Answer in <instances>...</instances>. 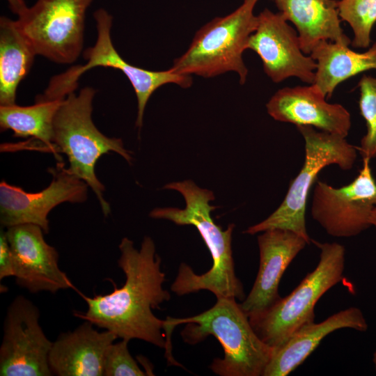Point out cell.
<instances>
[{
  "instance_id": "cell-15",
  "label": "cell",
  "mask_w": 376,
  "mask_h": 376,
  "mask_svg": "<svg viewBox=\"0 0 376 376\" xmlns=\"http://www.w3.org/2000/svg\"><path fill=\"white\" fill-rule=\"evenodd\" d=\"M260 264L249 295L240 306L249 318L265 312L281 298L279 285L286 268L308 243L298 234L270 229L258 237Z\"/></svg>"
},
{
  "instance_id": "cell-22",
  "label": "cell",
  "mask_w": 376,
  "mask_h": 376,
  "mask_svg": "<svg viewBox=\"0 0 376 376\" xmlns=\"http://www.w3.org/2000/svg\"><path fill=\"white\" fill-rule=\"evenodd\" d=\"M62 101L36 98L35 104L31 106H0L1 131L10 130L15 137L37 139L57 156L53 144V125Z\"/></svg>"
},
{
  "instance_id": "cell-11",
  "label": "cell",
  "mask_w": 376,
  "mask_h": 376,
  "mask_svg": "<svg viewBox=\"0 0 376 376\" xmlns=\"http://www.w3.org/2000/svg\"><path fill=\"white\" fill-rule=\"evenodd\" d=\"M40 311L18 295L8 306L0 347L1 376L52 375L49 355L53 342L39 324Z\"/></svg>"
},
{
  "instance_id": "cell-7",
  "label": "cell",
  "mask_w": 376,
  "mask_h": 376,
  "mask_svg": "<svg viewBox=\"0 0 376 376\" xmlns=\"http://www.w3.org/2000/svg\"><path fill=\"white\" fill-rule=\"evenodd\" d=\"M320 249L316 267L286 297L249 318L258 337L276 348L301 327L314 322V307L320 298L343 277L345 247L336 242H314Z\"/></svg>"
},
{
  "instance_id": "cell-27",
  "label": "cell",
  "mask_w": 376,
  "mask_h": 376,
  "mask_svg": "<svg viewBox=\"0 0 376 376\" xmlns=\"http://www.w3.org/2000/svg\"><path fill=\"white\" fill-rule=\"evenodd\" d=\"M9 8L13 13L18 15L22 13L26 7V4L24 0H7Z\"/></svg>"
},
{
  "instance_id": "cell-24",
  "label": "cell",
  "mask_w": 376,
  "mask_h": 376,
  "mask_svg": "<svg viewBox=\"0 0 376 376\" xmlns=\"http://www.w3.org/2000/svg\"><path fill=\"white\" fill-rule=\"evenodd\" d=\"M357 86L360 93L359 107L366 122V133L357 148L363 158L370 159L376 157V77L363 75Z\"/></svg>"
},
{
  "instance_id": "cell-3",
  "label": "cell",
  "mask_w": 376,
  "mask_h": 376,
  "mask_svg": "<svg viewBox=\"0 0 376 376\" xmlns=\"http://www.w3.org/2000/svg\"><path fill=\"white\" fill-rule=\"evenodd\" d=\"M186 324L181 332L185 342L195 345L208 336L221 343L224 356L216 358L210 368L221 376H263L274 348L265 344L253 329L248 316L236 299L217 298L210 309L194 316L164 320L166 352H171L175 327Z\"/></svg>"
},
{
  "instance_id": "cell-25",
  "label": "cell",
  "mask_w": 376,
  "mask_h": 376,
  "mask_svg": "<svg viewBox=\"0 0 376 376\" xmlns=\"http://www.w3.org/2000/svg\"><path fill=\"white\" fill-rule=\"evenodd\" d=\"M127 340L114 342L107 350L103 368L104 376H144L142 370L130 354Z\"/></svg>"
},
{
  "instance_id": "cell-5",
  "label": "cell",
  "mask_w": 376,
  "mask_h": 376,
  "mask_svg": "<svg viewBox=\"0 0 376 376\" xmlns=\"http://www.w3.org/2000/svg\"><path fill=\"white\" fill-rule=\"evenodd\" d=\"M259 0H243L230 14L214 18L194 35L187 50L175 58L171 68L185 75L214 77L228 72L237 73L244 84L248 69L243 61L258 16L254 8Z\"/></svg>"
},
{
  "instance_id": "cell-10",
  "label": "cell",
  "mask_w": 376,
  "mask_h": 376,
  "mask_svg": "<svg viewBox=\"0 0 376 376\" xmlns=\"http://www.w3.org/2000/svg\"><path fill=\"white\" fill-rule=\"evenodd\" d=\"M363 158L358 175L348 185L334 187L317 181L314 187L311 213L331 236H356L372 226L371 214L376 207V181Z\"/></svg>"
},
{
  "instance_id": "cell-12",
  "label": "cell",
  "mask_w": 376,
  "mask_h": 376,
  "mask_svg": "<svg viewBox=\"0 0 376 376\" xmlns=\"http://www.w3.org/2000/svg\"><path fill=\"white\" fill-rule=\"evenodd\" d=\"M257 16V26L247 49L259 56L265 74L274 83L293 77L313 84L316 62L303 52L297 32L282 13L265 8Z\"/></svg>"
},
{
  "instance_id": "cell-8",
  "label": "cell",
  "mask_w": 376,
  "mask_h": 376,
  "mask_svg": "<svg viewBox=\"0 0 376 376\" xmlns=\"http://www.w3.org/2000/svg\"><path fill=\"white\" fill-rule=\"evenodd\" d=\"M93 0H37L16 23L35 49L58 64H72L84 46L85 18Z\"/></svg>"
},
{
  "instance_id": "cell-19",
  "label": "cell",
  "mask_w": 376,
  "mask_h": 376,
  "mask_svg": "<svg viewBox=\"0 0 376 376\" xmlns=\"http://www.w3.org/2000/svg\"><path fill=\"white\" fill-rule=\"evenodd\" d=\"M279 12L297 31L301 49L310 55L320 41L351 44L340 26L338 0H274Z\"/></svg>"
},
{
  "instance_id": "cell-13",
  "label": "cell",
  "mask_w": 376,
  "mask_h": 376,
  "mask_svg": "<svg viewBox=\"0 0 376 376\" xmlns=\"http://www.w3.org/2000/svg\"><path fill=\"white\" fill-rule=\"evenodd\" d=\"M52 180L40 191L27 192L2 180L0 183V221L6 228L31 224L49 233L48 214L65 202L83 203L87 199L88 185L71 173L61 163L52 169Z\"/></svg>"
},
{
  "instance_id": "cell-20",
  "label": "cell",
  "mask_w": 376,
  "mask_h": 376,
  "mask_svg": "<svg viewBox=\"0 0 376 376\" xmlns=\"http://www.w3.org/2000/svg\"><path fill=\"white\" fill-rule=\"evenodd\" d=\"M331 41L318 42L310 56L316 62L313 84L330 99L338 84L358 74L376 70V42L364 52H357Z\"/></svg>"
},
{
  "instance_id": "cell-14",
  "label": "cell",
  "mask_w": 376,
  "mask_h": 376,
  "mask_svg": "<svg viewBox=\"0 0 376 376\" xmlns=\"http://www.w3.org/2000/svg\"><path fill=\"white\" fill-rule=\"evenodd\" d=\"M6 233L17 285L32 293L75 289L58 266V251L45 242V233L40 226L31 224L15 225L7 228Z\"/></svg>"
},
{
  "instance_id": "cell-28",
  "label": "cell",
  "mask_w": 376,
  "mask_h": 376,
  "mask_svg": "<svg viewBox=\"0 0 376 376\" xmlns=\"http://www.w3.org/2000/svg\"><path fill=\"white\" fill-rule=\"evenodd\" d=\"M370 224L376 228V207L373 210L370 217Z\"/></svg>"
},
{
  "instance_id": "cell-16",
  "label": "cell",
  "mask_w": 376,
  "mask_h": 376,
  "mask_svg": "<svg viewBox=\"0 0 376 376\" xmlns=\"http://www.w3.org/2000/svg\"><path fill=\"white\" fill-rule=\"evenodd\" d=\"M313 84L285 87L278 90L266 104L274 120L298 126H311L345 137L352 126L350 112L340 104L327 102Z\"/></svg>"
},
{
  "instance_id": "cell-1",
  "label": "cell",
  "mask_w": 376,
  "mask_h": 376,
  "mask_svg": "<svg viewBox=\"0 0 376 376\" xmlns=\"http://www.w3.org/2000/svg\"><path fill=\"white\" fill-rule=\"evenodd\" d=\"M119 249L118 264L125 276L122 287L114 285L111 292L93 297L78 291L87 310L76 311L75 315L121 339H139L165 349L164 320L157 318L152 309L169 301L171 295L163 288L166 275L155 243L150 237H145L136 249L131 240L124 237Z\"/></svg>"
},
{
  "instance_id": "cell-18",
  "label": "cell",
  "mask_w": 376,
  "mask_h": 376,
  "mask_svg": "<svg viewBox=\"0 0 376 376\" xmlns=\"http://www.w3.org/2000/svg\"><path fill=\"white\" fill-rule=\"evenodd\" d=\"M345 328L365 331L367 322L360 309L350 307L320 323L311 322L294 332L283 344L274 348L263 376H285L301 364L331 332Z\"/></svg>"
},
{
  "instance_id": "cell-4",
  "label": "cell",
  "mask_w": 376,
  "mask_h": 376,
  "mask_svg": "<svg viewBox=\"0 0 376 376\" xmlns=\"http://www.w3.org/2000/svg\"><path fill=\"white\" fill-rule=\"evenodd\" d=\"M95 93L93 88L86 86L78 94L72 92L63 100L54 119L53 144L56 153L67 156L68 170L93 191L107 217L111 208L104 197V186L95 172L96 163L109 152L121 155L129 164L132 156L121 139L108 137L95 125L92 112Z\"/></svg>"
},
{
  "instance_id": "cell-21",
  "label": "cell",
  "mask_w": 376,
  "mask_h": 376,
  "mask_svg": "<svg viewBox=\"0 0 376 376\" xmlns=\"http://www.w3.org/2000/svg\"><path fill=\"white\" fill-rule=\"evenodd\" d=\"M36 52L16 21L0 18V106L16 104L17 88L29 73Z\"/></svg>"
},
{
  "instance_id": "cell-29",
  "label": "cell",
  "mask_w": 376,
  "mask_h": 376,
  "mask_svg": "<svg viewBox=\"0 0 376 376\" xmlns=\"http://www.w3.org/2000/svg\"><path fill=\"white\" fill-rule=\"evenodd\" d=\"M375 363H376V357H375Z\"/></svg>"
},
{
  "instance_id": "cell-26",
  "label": "cell",
  "mask_w": 376,
  "mask_h": 376,
  "mask_svg": "<svg viewBox=\"0 0 376 376\" xmlns=\"http://www.w3.org/2000/svg\"><path fill=\"white\" fill-rule=\"evenodd\" d=\"M14 276L13 259L6 230L0 233V280Z\"/></svg>"
},
{
  "instance_id": "cell-23",
  "label": "cell",
  "mask_w": 376,
  "mask_h": 376,
  "mask_svg": "<svg viewBox=\"0 0 376 376\" xmlns=\"http://www.w3.org/2000/svg\"><path fill=\"white\" fill-rule=\"evenodd\" d=\"M338 12L340 20L348 23L353 31L352 45L368 47L372 29L376 23V0H338Z\"/></svg>"
},
{
  "instance_id": "cell-2",
  "label": "cell",
  "mask_w": 376,
  "mask_h": 376,
  "mask_svg": "<svg viewBox=\"0 0 376 376\" xmlns=\"http://www.w3.org/2000/svg\"><path fill=\"white\" fill-rule=\"evenodd\" d=\"M164 189L180 193L185 201V207L155 208L150 212V217L166 219L177 225L195 226L212 259L211 268L202 274H196L190 266L182 263L171 290L182 296L205 290L212 292L216 298L230 297L243 301L245 296L244 287L235 275L232 251L235 225L230 224L224 230L214 223L211 212L216 207L210 203L214 199L213 193L198 187L189 180L169 183Z\"/></svg>"
},
{
  "instance_id": "cell-9",
  "label": "cell",
  "mask_w": 376,
  "mask_h": 376,
  "mask_svg": "<svg viewBox=\"0 0 376 376\" xmlns=\"http://www.w3.org/2000/svg\"><path fill=\"white\" fill-rule=\"evenodd\" d=\"M93 16L96 23L97 39L95 45L84 52L86 63L73 66L66 72L53 77L52 82L58 90L70 93L77 88L79 78L93 68L105 67L120 70L134 90L137 100L136 126L141 128L146 106L157 89L167 84L188 88L192 84V77L189 75L178 73L171 68L153 71L127 62L117 52L111 40L112 16L104 8L97 10Z\"/></svg>"
},
{
  "instance_id": "cell-6",
  "label": "cell",
  "mask_w": 376,
  "mask_h": 376,
  "mask_svg": "<svg viewBox=\"0 0 376 376\" xmlns=\"http://www.w3.org/2000/svg\"><path fill=\"white\" fill-rule=\"evenodd\" d=\"M305 142L304 164L292 181L279 207L267 219L249 227L245 233L254 235L270 229L292 231L311 240L306 226V208L309 191L318 173L326 166L336 164L342 170L351 169L357 157V148L345 137L318 131L311 126L297 127Z\"/></svg>"
},
{
  "instance_id": "cell-17",
  "label": "cell",
  "mask_w": 376,
  "mask_h": 376,
  "mask_svg": "<svg viewBox=\"0 0 376 376\" xmlns=\"http://www.w3.org/2000/svg\"><path fill=\"white\" fill-rule=\"evenodd\" d=\"M85 320L73 331L60 334L53 342L49 363L58 376H102L109 347L118 337L105 330L99 331Z\"/></svg>"
}]
</instances>
